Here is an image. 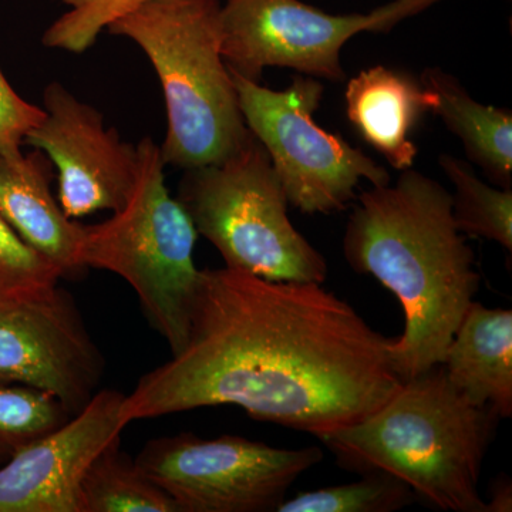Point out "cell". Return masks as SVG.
Masks as SVG:
<instances>
[{"instance_id": "cell-1", "label": "cell", "mask_w": 512, "mask_h": 512, "mask_svg": "<svg viewBox=\"0 0 512 512\" xmlns=\"http://www.w3.org/2000/svg\"><path fill=\"white\" fill-rule=\"evenodd\" d=\"M392 340L320 284L202 269L187 343L138 380L121 416L130 424L231 404L318 437L399 390Z\"/></svg>"}, {"instance_id": "cell-2", "label": "cell", "mask_w": 512, "mask_h": 512, "mask_svg": "<svg viewBox=\"0 0 512 512\" xmlns=\"http://www.w3.org/2000/svg\"><path fill=\"white\" fill-rule=\"evenodd\" d=\"M343 254L353 271L375 276L402 305L403 335L392 340L390 355L403 382L441 365L481 282L450 192L412 168L394 185L363 192Z\"/></svg>"}, {"instance_id": "cell-3", "label": "cell", "mask_w": 512, "mask_h": 512, "mask_svg": "<svg viewBox=\"0 0 512 512\" xmlns=\"http://www.w3.org/2000/svg\"><path fill=\"white\" fill-rule=\"evenodd\" d=\"M498 423L493 410L468 399L437 365L404 380L365 419L316 439L340 467L399 478L429 508L487 512L478 483Z\"/></svg>"}, {"instance_id": "cell-4", "label": "cell", "mask_w": 512, "mask_h": 512, "mask_svg": "<svg viewBox=\"0 0 512 512\" xmlns=\"http://www.w3.org/2000/svg\"><path fill=\"white\" fill-rule=\"evenodd\" d=\"M221 0H150L111 23L148 57L163 89L165 165L190 170L242 150L249 131L221 52Z\"/></svg>"}, {"instance_id": "cell-5", "label": "cell", "mask_w": 512, "mask_h": 512, "mask_svg": "<svg viewBox=\"0 0 512 512\" xmlns=\"http://www.w3.org/2000/svg\"><path fill=\"white\" fill-rule=\"evenodd\" d=\"M136 148L130 197L109 220L83 225L79 261L83 269H104L130 284L151 326L177 355L188 340L200 284L192 258L198 232L168 191L160 146L146 137Z\"/></svg>"}, {"instance_id": "cell-6", "label": "cell", "mask_w": 512, "mask_h": 512, "mask_svg": "<svg viewBox=\"0 0 512 512\" xmlns=\"http://www.w3.org/2000/svg\"><path fill=\"white\" fill-rule=\"evenodd\" d=\"M177 200L225 266L276 282L325 284L328 262L288 217V197L252 137L222 163L184 170Z\"/></svg>"}, {"instance_id": "cell-7", "label": "cell", "mask_w": 512, "mask_h": 512, "mask_svg": "<svg viewBox=\"0 0 512 512\" xmlns=\"http://www.w3.org/2000/svg\"><path fill=\"white\" fill-rule=\"evenodd\" d=\"M231 72V70H229ZM245 123L271 158L289 204L305 214L345 210L360 180L390 184L386 168L315 121L323 84L298 76L276 92L231 72Z\"/></svg>"}, {"instance_id": "cell-8", "label": "cell", "mask_w": 512, "mask_h": 512, "mask_svg": "<svg viewBox=\"0 0 512 512\" xmlns=\"http://www.w3.org/2000/svg\"><path fill=\"white\" fill-rule=\"evenodd\" d=\"M134 460L180 512H272L323 451L183 433L148 441Z\"/></svg>"}, {"instance_id": "cell-9", "label": "cell", "mask_w": 512, "mask_h": 512, "mask_svg": "<svg viewBox=\"0 0 512 512\" xmlns=\"http://www.w3.org/2000/svg\"><path fill=\"white\" fill-rule=\"evenodd\" d=\"M436 0H393L370 13L332 15L301 0H225L221 52L231 72L259 83L265 67L343 82L340 52L360 32H387Z\"/></svg>"}, {"instance_id": "cell-10", "label": "cell", "mask_w": 512, "mask_h": 512, "mask_svg": "<svg viewBox=\"0 0 512 512\" xmlns=\"http://www.w3.org/2000/svg\"><path fill=\"white\" fill-rule=\"evenodd\" d=\"M103 373V356L66 289L0 306V384L50 394L74 416Z\"/></svg>"}, {"instance_id": "cell-11", "label": "cell", "mask_w": 512, "mask_h": 512, "mask_svg": "<svg viewBox=\"0 0 512 512\" xmlns=\"http://www.w3.org/2000/svg\"><path fill=\"white\" fill-rule=\"evenodd\" d=\"M45 117L29 131L25 146L43 151L57 173L59 204L70 220L126 204L137 170V148L107 128L103 114L63 84L43 92Z\"/></svg>"}, {"instance_id": "cell-12", "label": "cell", "mask_w": 512, "mask_h": 512, "mask_svg": "<svg viewBox=\"0 0 512 512\" xmlns=\"http://www.w3.org/2000/svg\"><path fill=\"white\" fill-rule=\"evenodd\" d=\"M124 397L101 390L82 412L0 466V512H80L87 470L128 424Z\"/></svg>"}, {"instance_id": "cell-13", "label": "cell", "mask_w": 512, "mask_h": 512, "mask_svg": "<svg viewBox=\"0 0 512 512\" xmlns=\"http://www.w3.org/2000/svg\"><path fill=\"white\" fill-rule=\"evenodd\" d=\"M53 168L37 148L15 160L0 156V215L63 276H73L83 271L79 261L83 225L70 220L53 195Z\"/></svg>"}, {"instance_id": "cell-14", "label": "cell", "mask_w": 512, "mask_h": 512, "mask_svg": "<svg viewBox=\"0 0 512 512\" xmlns=\"http://www.w3.org/2000/svg\"><path fill=\"white\" fill-rule=\"evenodd\" d=\"M346 113L357 133L396 170L412 168L417 147L410 134L431 109L430 93L410 74L375 66L349 80Z\"/></svg>"}, {"instance_id": "cell-15", "label": "cell", "mask_w": 512, "mask_h": 512, "mask_svg": "<svg viewBox=\"0 0 512 512\" xmlns=\"http://www.w3.org/2000/svg\"><path fill=\"white\" fill-rule=\"evenodd\" d=\"M450 382L498 419L512 416V312L468 306L444 362Z\"/></svg>"}, {"instance_id": "cell-16", "label": "cell", "mask_w": 512, "mask_h": 512, "mask_svg": "<svg viewBox=\"0 0 512 512\" xmlns=\"http://www.w3.org/2000/svg\"><path fill=\"white\" fill-rule=\"evenodd\" d=\"M420 83L430 93V111L460 138L471 163L498 188H512L511 110L478 103L456 77L437 67L424 70Z\"/></svg>"}, {"instance_id": "cell-17", "label": "cell", "mask_w": 512, "mask_h": 512, "mask_svg": "<svg viewBox=\"0 0 512 512\" xmlns=\"http://www.w3.org/2000/svg\"><path fill=\"white\" fill-rule=\"evenodd\" d=\"M80 512H180L173 498L111 444L87 470L80 487Z\"/></svg>"}, {"instance_id": "cell-18", "label": "cell", "mask_w": 512, "mask_h": 512, "mask_svg": "<svg viewBox=\"0 0 512 512\" xmlns=\"http://www.w3.org/2000/svg\"><path fill=\"white\" fill-rule=\"evenodd\" d=\"M441 168L454 185L453 217L458 231L498 242L512 252V188L487 185L470 165L441 154Z\"/></svg>"}, {"instance_id": "cell-19", "label": "cell", "mask_w": 512, "mask_h": 512, "mask_svg": "<svg viewBox=\"0 0 512 512\" xmlns=\"http://www.w3.org/2000/svg\"><path fill=\"white\" fill-rule=\"evenodd\" d=\"M360 476L353 483L286 498L276 512H394L417 503L409 485L399 478L384 473Z\"/></svg>"}, {"instance_id": "cell-20", "label": "cell", "mask_w": 512, "mask_h": 512, "mask_svg": "<svg viewBox=\"0 0 512 512\" xmlns=\"http://www.w3.org/2000/svg\"><path fill=\"white\" fill-rule=\"evenodd\" d=\"M70 417L50 394L0 384V466L33 441L63 426Z\"/></svg>"}, {"instance_id": "cell-21", "label": "cell", "mask_w": 512, "mask_h": 512, "mask_svg": "<svg viewBox=\"0 0 512 512\" xmlns=\"http://www.w3.org/2000/svg\"><path fill=\"white\" fill-rule=\"evenodd\" d=\"M62 272L0 215V306L37 298L59 285Z\"/></svg>"}, {"instance_id": "cell-22", "label": "cell", "mask_w": 512, "mask_h": 512, "mask_svg": "<svg viewBox=\"0 0 512 512\" xmlns=\"http://www.w3.org/2000/svg\"><path fill=\"white\" fill-rule=\"evenodd\" d=\"M66 12L46 29L42 43L49 49L82 55L101 33L150 0H57Z\"/></svg>"}, {"instance_id": "cell-23", "label": "cell", "mask_w": 512, "mask_h": 512, "mask_svg": "<svg viewBox=\"0 0 512 512\" xmlns=\"http://www.w3.org/2000/svg\"><path fill=\"white\" fill-rule=\"evenodd\" d=\"M43 117V107L20 97L0 69V156L10 160L22 157L26 136Z\"/></svg>"}, {"instance_id": "cell-24", "label": "cell", "mask_w": 512, "mask_h": 512, "mask_svg": "<svg viewBox=\"0 0 512 512\" xmlns=\"http://www.w3.org/2000/svg\"><path fill=\"white\" fill-rule=\"evenodd\" d=\"M512 511V484L510 477L500 476L491 485V498L487 501V512Z\"/></svg>"}]
</instances>
